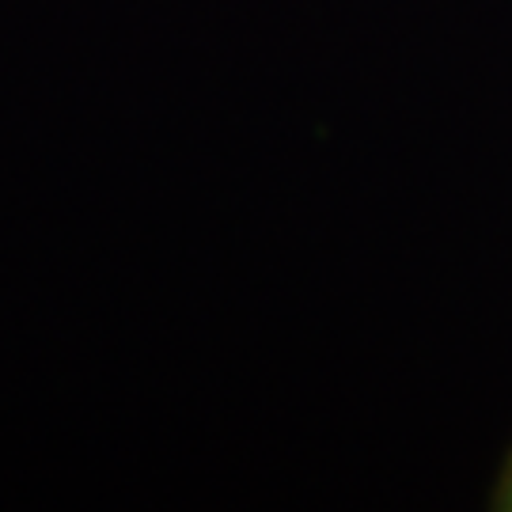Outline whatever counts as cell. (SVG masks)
<instances>
[{"instance_id":"cell-1","label":"cell","mask_w":512,"mask_h":512,"mask_svg":"<svg viewBox=\"0 0 512 512\" xmlns=\"http://www.w3.org/2000/svg\"><path fill=\"white\" fill-rule=\"evenodd\" d=\"M505 497H509V505H512V482H509V490H505Z\"/></svg>"}]
</instances>
